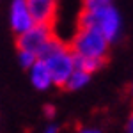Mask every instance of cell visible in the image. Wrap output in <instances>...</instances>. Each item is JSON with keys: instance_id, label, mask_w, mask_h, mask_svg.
<instances>
[{"instance_id": "cell-15", "label": "cell", "mask_w": 133, "mask_h": 133, "mask_svg": "<svg viewBox=\"0 0 133 133\" xmlns=\"http://www.w3.org/2000/svg\"><path fill=\"white\" fill-rule=\"evenodd\" d=\"M43 133H59V128H57L55 124H50V126H46V130Z\"/></svg>"}, {"instance_id": "cell-10", "label": "cell", "mask_w": 133, "mask_h": 133, "mask_svg": "<svg viewBox=\"0 0 133 133\" xmlns=\"http://www.w3.org/2000/svg\"><path fill=\"white\" fill-rule=\"evenodd\" d=\"M37 59H39V57H37L36 53L29 51V50H18V62H20L21 68H25L27 71L37 62Z\"/></svg>"}, {"instance_id": "cell-11", "label": "cell", "mask_w": 133, "mask_h": 133, "mask_svg": "<svg viewBox=\"0 0 133 133\" xmlns=\"http://www.w3.org/2000/svg\"><path fill=\"white\" fill-rule=\"evenodd\" d=\"M107 4H112V0H83L85 9H98V7H103Z\"/></svg>"}, {"instance_id": "cell-14", "label": "cell", "mask_w": 133, "mask_h": 133, "mask_svg": "<svg viewBox=\"0 0 133 133\" xmlns=\"http://www.w3.org/2000/svg\"><path fill=\"white\" fill-rule=\"evenodd\" d=\"M78 133H101V130H98V128H82Z\"/></svg>"}, {"instance_id": "cell-16", "label": "cell", "mask_w": 133, "mask_h": 133, "mask_svg": "<svg viewBox=\"0 0 133 133\" xmlns=\"http://www.w3.org/2000/svg\"><path fill=\"white\" fill-rule=\"evenodd\" d=\"M130 96L133 98V80H131V83H130Z\"/></svg>"}, {"instance_id": "cell-8", "label": "cell", "mask_w": 133, "mask_h": 133, "mask_svg": "<svg viewBox=\"0 0 133 133\" xmlns=\"http://www.w3.org/2000/svg\"><path fill=\"white\" fill-rule=\"evenodd\" d=\"M91 73L83 71V69H75L73 71V75L69 76V80H68V83H66V87L64 89H68V91H80V89H83L87 83L91 82Z\"/></svg>"}, {"instance_id": "cell-1", "label": "cell", "mask_w": 133, "mask_h": 133, "mask_svg": "<svg viewBox=\"0 0 133 133\" xmlns=\"http://www.w3.org/2000/svg\"><path fill=\"white\" fill-rule=\"evenodd\" d=\"M39 59H43L46 62V66L50 68L53 85L66 87L69 76L76 69V61H75V53H73L71 46L59 41L57 37H53L50 41V44L44 48V51L41 53Z\"/></svg>"}, {"instance_id": "cell-5", "label": "cell", "mask_w": 133, "mask_h": 133, "mask_svg": "<svg viewBox=\"0 0 133 133\" xmlns=\"http://www.w3.org/2000/svg\"><path fill=\"white\" fill-rule=\"evenodd\" d=\"M9 25L11 30L16 36H20L23 32H27L30 27L36 25V21L32 18L27 0H11V7H9Z\"/></svg>"}, {"instance_id": "cell-13", "label": "cell", "mask_w": 133, "mask_h": 133, "mask_svg": "<svg viewBox=\"0 0 133 133\" xmlns=\"http://www.w3.org/2000/svg\"><path fill=\"white\" fill-rule=\"evenodd\" d=\"M126 133H133V112L128 115V121H126Z\"/></svg>"}, {"instance_id": "cell-6", "label": "cell", "mask_w": 133, "mask_h": 133, "mask_svg": "<svg viewBox=\"0 0 133 133\" xmlns=\"http://www.w3.org/2000/svg\"><path fill=\"white\" fill-rule=\"evenodd\" d=\"M27 5L36 23L51 25L57 11V0H27Z\"/></svg>"}, {"instance_id": "cell-12", "label": "cell", "mask_w": 133, "mask_h": 133, "mask_svg": "<svg viewBox=\"0 0 133 133\" xmlns=\"http://www.w3.org/2000/svg\"><path fill=\"white\" fill-rule=\"evenodd\" d=\"M44 115H46V119H53L55 117V107L53 105H46L44 107Z\"/></svg>"}, {"instance_id": "cell-3", "label": "cell", "mask_w": 133, "mask_h": 133, "mask_svg": "<svg viewBox=\"0 0 133 133\" xmlns=\"http://www.w3.org/2000/svg\"><path fill=\"white\" fill-rule=\"evenodd\" d=\"M110 44L105 36L96 29H87L82 27L76 32V36L73 37V41L69 43L73 53L76 57H83V59H103L107 61L108 57V50Z\"/></svg>"}, {"instance_id": "cell-7", "label": "cell", "mask_w": 133, "mask_h": 133, "mask_svg": "<svg viewBox=\"0 0 133 133\" xmlns=\"http://www.w3.org/2000/svg\"><path fill=\"white\" fill-rule=\"evenodd\" d=\"M29 78H30V83L37 91H48L53 85L50 68L46 66V62L43 59H37V62L29 69Z\"/></svg>"}, {"instance_id": "cell-2", "label": "cell", "mask_w": 133, "mask_h": 133, "mask_svg": "<svg viewBox=\"0 0 133 133\" xmlns=\"http://www.w3.org/2000/svg\"><path fill=\"white\" fill-rule=\"evenodd\" d=\"M80 27L96 29L99 30L110 43L119 41L121 32H123V18L119 11L112 4H107L98 9H85L82 14Z\"/></svg>"}, {"instance_id": "cell-4", "label": "cell", "mask_w": 133, "mask_h": 133, "mask_svg": "<svg viewBox=\"0 0 133 133\" xmlns=\"http://www.w3.org/2000/svg\"><path fill=\"white\" fill-rule=\"evenodd\" d=\"M53 37L55 36H53V30H51V25L36 23L27 32L16 36V46H18V50H29L32 53H36L37 57H41V53L50 44V41Z\"/></svg>"}, {"instance_id": "cell-9", "label": "cell", "mask_w": 133, "mask_h": 133, "mask_svg": "<svg viewBox=\"0 0 133 133\" xmlns=\"http://www.w3.org/2000/svg\"><path fill=\"white\" fill-rule=\"evenodd\" d=\"M75 61H76V68L78 69H83V71L91 73V75L99 71L105 66V62H107L103 59H83V57H76V55H75Z\"/></svg>"}]
</instances>
